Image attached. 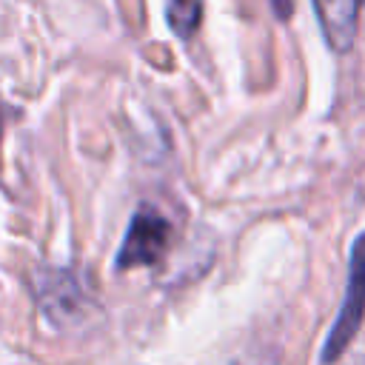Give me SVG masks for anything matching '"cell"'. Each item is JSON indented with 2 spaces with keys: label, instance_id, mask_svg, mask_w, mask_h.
I'll list each match as a JSON object with an SVG mask.
<instances>
[{
  "label": "cell",
  "instance_id": "1",
  "mask_svg": "<svg viewBox=\"0 0 365 365\" xmlns=\"http://www.w3.org/2000/svg\"><path fill=\"white\" fill-rule=\"evenodd\" d=\"M362 317H365V234H359L354 240L351 262H348V291L342 297L336 322L325 339L322 362H334L336 356H342V351L348 348V342L359 331Z\"/></svg>",
  "mask_w": 365,
  "mask_h": 365
},
{
  "label": "cell",
  "instance_id": "2",
  "mask_svg": "<svg viewBox=\"0 0 365 365\" xmlns=\"http://www.w3.org/2000/svg\"><path fill=\"white\" fill-rule=\"evenodd\" d=\"M171 240V225L165 217H160L151 208H143L131 217V225L125 231V240L117 254V268H137V265H154Z\"/></svg>",
  "mask_w": 365,
  "mask_h": 365
},
{
  "label": "cell",
  "instance_id": "3",
  "mask_svg": "<svg viewBox=\"0 0 365 365\" xmlns=\"http://www.w3.org/2000/svg\"><path fill=\"white\" fill-rule=\"evenodd\" d=\"M322 26V34L334 51H348L356 37L359 0H311Z\"/></svg>",
  "mask_w": 365,
  "mask_h": 365
},
{
  "label": "cell",
  "instance_id": "4",
  "mask_svg": "<svg viewBox=\"0 0 365 365\" xmlns=\"http://www.w3.org/2000/svg\"><path fill=\"white\" fill-rule=\"evenodd\" d=\"M165 20L177 37H191L202 20V0H165Z\"/></svg>",
  "mask_w": 365,
  "mask_h": 365
},
{
  "label": "cell",
  "instance_id": "5",
  "mask_svg": "<svg viewBox=\"0 0 365 365\" xmlns=\"http://www.w3.org/2000/svg\"><path fill=\"white\" fill-rule=\"evenodd\" d=\"M271 6H274V11H277L282 20L291 14V0H271Z\"/></svg>",
  "mask_w": 365,
  "mask_h": 365
}]
</instances>
